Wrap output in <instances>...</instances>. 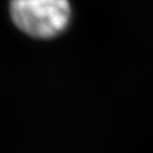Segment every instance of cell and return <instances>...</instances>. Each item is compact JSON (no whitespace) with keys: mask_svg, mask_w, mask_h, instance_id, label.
Returning <instances> with one entry per match:
<instances>
[{"mask_svg":"<svg viewBox=\"0 0 153 153\" xmlns=\"http://www.w3.org/2000/svg\"><path fill=\"white\" fill-rule=\"evenodd\" d=\"M9 13L18 30L35 39L58 36L69 25L68 0H10Z\"/></svg>","mask_w":153,"mask_h":153,"instance_id":"1","label":"cell"}]
</instances>
